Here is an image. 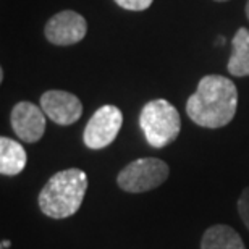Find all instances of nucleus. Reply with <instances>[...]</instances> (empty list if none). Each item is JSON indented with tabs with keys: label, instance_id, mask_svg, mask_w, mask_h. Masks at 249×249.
I'll list each match as a JSON object with an SVG mask.
<instances>
[{
	"label": "nucleus",
	"instance_id": "1",
	"mask_svg": "<svg viewBox=\"0 0 249 249\" xmlns=\"http://www.w3.org/2000/svg\"><path fill=\"white\" fill-rule=\"evenodd\" d=\"M236 108L238 89L230 78L222 74L204 76L186 102V113L191 122L209 129L227 126L235 118Z\"/></svg>",
	"mask_w": 249,
	"mask_h": 249
},
{
	"label": "nucleus",
	"instance_id": "2",
	"mask_svg": "<svg viewBox=\"0 0 249 249\" xmlns=\"http://www.w3.org/2000/svg\"><path fill=\"white\" fill-rule=\"evenodd\" d=\"M88 191V175L81 168H67L51 177L39 193L37 202L44 215L68 218L78 212Z\"/></svg>",
	"mask_w": 249,
	"mask_h": 249
},
{
	"label": "nucleus",
	"instance_id": "3",
	"mask_svg": "<svg viewBox=\"0 0 249 249\" xmlns=\"http://www.w3.org/2000/svg\"><path fill=\"white\" fill-rule=\"evenodd\" d=\"M141 126L149 146L162 149L172 144L180 134L181 118L180 113L165 99H154L142 107L139 113Z\"/></svg>",
	"mask_w": 249,
	"mask_h": 249
},
{
	"label": "nucleus",
	"instance_id": "4",
	"mask_svg": "<svg viewBox=\"0 0 249 249\" xmlns=\"http://www.w3.org/2000/svg\"><path fill=\"white\" fill-rule=\"evenodd\" d=\"M168 175L170 167L167 165V162L156 157H142L123 167L117 177V183L123 191L139 194L159 188L167 181Z\"/></svg>",
	"mask_w": 249,
	"mask_h": 249
},
{
	"label": "nucleus",
	"instance_id": "5",
	"mask_svg": "<svg viewBox=\"0 0 249 249\" xmlns=\"http://www.w3.org/2000/svg\"><path fill=\"white\" fill-rule=\"evenodd\" d=\"M123 124V113L117 106H102L99 107L84 128L83 141L89 149H104L115 141Z\"/></svg>",
	"mask_w": 249,
	"mask_h": 249
},
{
	"label": "nucleus",
	"instance_id": "6",
	"mask_svg": "<svg viewBox=\"0 0 249 249\" xmlns=\"http://www.w3.org/2000/svg\"><path fill=\"white\" fill-rule=\"evenodd\" d=\"M88 23L84 17L73 10H63L55 13L46 23L44 34L53 46H73L86 37Z\"/></svg>",
	"mask_w": 249,
	"mask_h": 249
},
{
	"label": "nucleus",
	"instance_id": "7",
	"mask_svg": "<svg viewBox=\"0 0 249 249\" xmlns=\"http://www.w3.org/2000/svg\"><path fill=\"white\" fill-rule=\"evenodd\" d=\"M46 113L33 102L21 101L12 108L10 123L15 134L24 142H37L46 133Z\"/></svg>",
	"mask_w": 249,
	"mask_h": 249
},
{
	"label": "nucleus",
	"instance_id": "8",
	"mask_svg": "<svg viewBox=\"0 0 249 249\" xmlns=\"http://www.w3.org/2000/svg\"><path fill=\"white\" fill-rule=\"evenodd\" d=\"M41 108L53 123L60 126L76 123L83 115V104L71 92L51 89L41 96Z\"/></svg>",
	"mask_w": 249,
	"mask_h": 249
},
{
	"label": "nucleus",
	"instance_id": "9",
	"mask_svg": "<svg viewBox=\"0 0 249 249\" xmlns=\"http://www.w3.org/2000/svg\"><path fill=\"white\" fill-rule=\"evenodd\" d=\"M28 156L24 147L12 138H0V173L5 177L19 175L26 167Z\"/></svg>",
	"mask_w": 249,
	"mask_h": 249
},
{
	"label": "nucleus",
	"instance_id": "10",
	"mask_svg": "<svg viewBox=\"0 0 249 249\" xmlns=\"http://www.w3.org/2000/svg\"><path fill=\"white\" fill-rule=\"evenodd\" d=\"M228 73L231 76H249V29L240 28L231 39V55L228 58Z\"/></svg>",
	"mask_w": 249,
	"mask_h": 249
},
{
	"label": "nucleus",
	"instance_id": "11",
	"mask_svg": "<svg viewBox=\"0 0 249 249\" xmlns=\"http://www.w3.org/2000/svg\"><path fill=\"white\" fill-rule=\"evenodd\" d=\"M201 249H246L241 236L228 225H213L202 235Z\"/></svg>",
	"mask_w": 249,
	"mask_h": 249
},
{
	"label": "nucleus",
	"instance_id": "12",
	"mask_svg": "<svg viewBox=\"0 0 249 249\" xmlns=\"http://www.w3.org/2000/svg\"><path fill=\"white\" fill-rule=\"evenodd\" d=\"M118 7L129 12H144L152 5L154 0H113Z\"/></svg>",
	"mask_w": 249,
	"mask_h": 249
},
{
	"label": "nucleus",
	"instance_id": "13",
	"mask_svg": "<svg viewBox=\"0 0 249 249\" xmlns=\"http://www.w3.org/2000/svg\"><path fill=\"white\" fill-rule=\"evenodd\" d=\"M238 213H240L243 223L249 230V186L243 189L240 199H238Z\"/></svg>",
	"mask_w": 249,
	"mask_h": 249
},
{
	"label": "nucleus",
	"instance_id": "14",
	"mask_svg": "<svg viewBox=\"0 0 249 249\" xmlns=\"http://www.w3.org/2000/svg\"><path fill=\"white\" fill-rule=\"evenodd\" d=\"M246 17L249 19V0H248V3H246Z\"/></svg>",
	"mask_w": 249,
	"mask_h": 249
},
{
	"label": "nucleus",
	"instance_id": "15",
	"mask_svg": "<svg viewBox=\"0 0 249 249\" xmlns=\"http://www.w3.org/2000/svg\"><path fill=\"white\" fill-rule=\"evenodd\" d=\"M215 2H228V0H215Z\"/></svg>",
	"mask_w": 249,
	"mask_h": 249
}]
</instances>
